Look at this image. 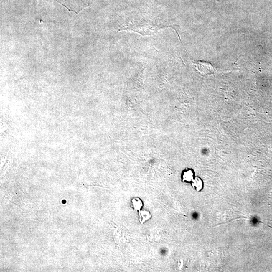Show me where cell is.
Instances as JSON below:
<instances>
[{
	"instance_id": "cell-1",
	"label": "cell",
	"mask_w": 272,
	"mask_h": 272,
	"mask_svg": "<svg viewBox=\"0 0 272 272\" xmlns=\"http://www.w3.org/2000/svg\"><path fill=\"white\" fill-rule=\"evenodd\" d=\"M168 27L167 25L157 22L135 20L126 23L120 30L135 32L143 36H150L156 34L161 29Z\"/></svg>"
},
{
	"instance_id": "cell-5",
	"label": "cell",
	"mask_w": 272,
	"mask_h": 272,
	"mask_svg": "<svg viewBox=\"0 0 272 272\" xmlns=\"http://www.w3.org/2000/svg\"><path fill=\"white\" fill-rule=\"evenodd\" d=\"M132 203L133 205L134 209L137 211H140L141 209L143 207V203L142 201L139 198H135L132 200Z\"/></svg>"
},
{
	"instance_id": "cell-6",
	"label": "cell",
	"mask_w": 272,
	"mask_h": 272,
	"mask_svg": "<svg viewBox=\"0 0 272 272\" xmlns=\"http://www.w3.org/2000/svg\"><path fill=\"white\" fill-rule=\"evenodd\" d=\"M184 180L185 181L191 182L193 180V173L192 170H188L187 172H185L183 176Z\"/></svg>"
},
{
	"instance_id": "cell-3",
	"label": "cell",
	"mask_w": 272,
	"mask_h": 272,
	"mask_svg": "<svg viewBox=\"0 0 272 272\" xmlns=\"http://www.w3.org/2000/svg\"><path fill=\"white\" fill-rule=\"evenodd\" d=\"M192 186L195 188L196 191L200 192L203 188V182L202 180L199 177H196L195 179L192 180Z\"/></svg>"
},
{
	"instance_id": "cell-2",
	"label": "cell",
	"mask_w": 272,
	"mask_h": 272,
	"mask_svg": "<svg viewBox=\"0 0 272 272\" xmlns=\"http://www.w3.org/2000/svg\"><path fill=\"white\" fill-rule=\"evenodd\" d=\"M192 64L196 69L201 73L202 75L204 76H211L222 72L210 62L205 61H193Z\"/></svg>"
},
{
	"instance_id": "cell-4",
	"label": "cell",
	"mask_w": 272,
	"mask_h": 272,
	"mask_svg": "<svg viewBox=\"0 0 272 272\" xmlns=\"http://www.w3.org/2000/svg\"><path fill=\"white\" fill-rule=\"evenodd\" d=\"M139 215L141 218L142 219V220H140L141 223L143 224L145 223L146 221L149 220V219L151 218L152 216L151 214L149 213L148 211H139Z\"/></svg>"
}]
</instances>
